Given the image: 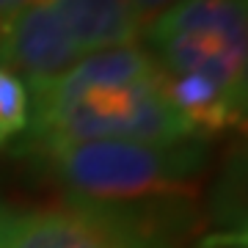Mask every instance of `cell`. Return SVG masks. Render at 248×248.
<instances>
[{
  "instance_id": "6da1fadb",
  "label": "cell",
  "mask_w": 248,
  "mask_h": 248,
  "mask_svg": "<svg viewBox=\"0 0 248 248\" xmlns=\"http://www.w3.org/2000/svg\"><path fill=\"white\" fill-rule=\"evenodd\" d=\"M31 122L19 152L80 141H199L166 97L157 61L141 45L83 55L55 83L31 89Z\"/></svg>"
},
{
  "instance_id": "7a4b0ae2",
  "label": "cell",
  "mask_w": 248,
  "mask_h": 248,
  "mask_svg": "<svg viewBox=\"0 0 248 248\" xmlns=\"http://www.w3.org/2000/svg\"><path fill=\"white\" fill-rule=\"evenodd\" d=\"M69 202L108 207L199 204L204 141H80L33 155Z\"/></svg>"
},
{
  "instance_id": "3957f363",
  "label": "cell",
  "mask_w": 248,
  "mask_h": 248,
  "mask_svg": "<svg viewBox=\"0 0 248 248\" xmlns=\"http://www.w3.org/2000/svg\"><path fill=\"white\" fill-rule=\"evenodd\" d=\"M202 226L199 204L108 207L66 202L19 213L0 248H182Z\"/></svg>"
},
{
  "instance_id": "277c9868",
  "label": "cell",
  "mask_w": 248,
  "mask_h": 248,
  "mask_svg": "<svg viewBox=\"0 0 248 248\" xmlns=\"http://www.w3.org/2000/svg\"><path fill=\"white\" fill-rule=\"evenodd\" d=\"M143 36L163 75H202L246 102V0H179Z\"/></svg>"
},
{
  "instance_id": "5b68a950",
  "label": "cell",
  "mask_w": 248,
  "mask_h": 248,
  "mask_svg": "<svg viewBox=\"0 0 248 248\" xmlns=\"http://www.w3.org/2000/svg\"><path fill=\"white\" fill-rule=\"evenodd\" d=\"M83 58L66 25L45 0H31L0 25V63L31 89L55 83Z\"/></svg>"
},
{
  "instance_id": "8992f818",
  "label": "cell",
  "mask_w": 248,
  "mask_h": 248,
  "mask_svg": "<svg viewBox=\"0 0 248 248\" xmlns=\"http://www.w3.org/2000/svg\"><path fill=\"white\" fill-rule=\"evenodd\" d=\"M66 25L83 55L138 45L141 28L130 0H45Z\"/></svg>"
},
{
  "instance_id": "52a82bcc",
  "label": "cell",
  "mask_w": 248,
  "mask_h": 248,
  "mask_svg": "<svg viewBox=\"0 0 248 248\" xmlns=\"http://www.w3.org/2000/svg\"><path fill=\"white\" fill-rule=\"evenodd\" d=\"M31 122V97L28 86L17 72L0 63V149L19 141Z\"/></svg>"
},
{
  "instance_id": "ba28073f",
  "label": "cell",
  "mask_w": 248,
  "mask_h": 248,
  "mask_svg": "<svg viewBox=\"0 0 248 248\" xmlns=\"http://www.w3.org/2000/svg\"><path fill=\"white\" fill-rule=\"evenodd\" d=\"M130 3H133L135 19H138V28H141V36H143V31H146L160 14H166L171 6H177L179 0H130Z\"/></svg>"
},
{
  "instance_id": "9c48e42d",
  "label": "cell",
  "mask_w": 248,
  "mask_h": 248,
  "mask_svg": "<svg viewBox=\"0 0 248 248\" xmlns=\"http://www.w3.org/2000/svg\"><path fill=\"white\" fill-rule=\"evenodd\" d=\"M25 3H31V0H0V22L3 19H9L14 11H19Z\"/></svg>"
},
{
  "instance_id": "30bf717a",
  "label": "cell",
  "mask_w": 248,
  "mask_h": 248,
  "mask_svg": "<svg viewBox=\"0 0 248 248\" xmlns=\"http://www.w3.org/2000/svg\"><path fill=\"white\" fill-rule=\"evenodd\" d=\"M17 215H19V213L14 210V207H11V204H6L3 199H0V229H3L6 223H11L14 218H17Z\"/></svg>"
},
{
  "instance_id": "8fae6325",
  "label": "cell",
  "mask_w": 248,
  "mask_h": 248,
  "mask_svg": "<svg viewBox=\"0 0 248 248\" xmlns=\"http://www.w3.org/2000/svg\"><path fill=\"white\" fill-rule=\"evenodd\" d=\"M6 226H9V223H6ZM6 226H3V229H6ZM3 229H0V234H3Z\"/></svg>"
}]
</instances>
